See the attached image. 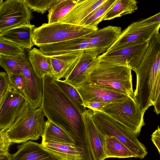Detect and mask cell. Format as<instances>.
Here are the masks:
<instances>
[{"label": "cell", "mask_w": 160, "mask_h": 160, "mask_svg": "<svg viewBox=\"0 0 160 160\" xmlns=\"http://www.w3.org/2000/svg\"><path fill=\"white\" fill-rule=\"evenodd\" d=\"M10 84L23 94L25 88V81L22 74L7 73Z\"/></svg>", "instance_id": "d6a6232c"}, {"label": "cell", "mask_w": 160, "mask_h": 160, "mask_svg": "<svg viewBox=\"0 0 160 160\" xmlns=\"http://www.w3.org/2000/svg\"><path fill=\"white\" fill-rule=\"evenodd\" d=\"M96 30L83 26L61 22L43 23L33 29L34 45L40 46L84 37Z\"/></svg>", "instance_id": "5b68a950"}, {"label": "cell", "mask_w": 160, "mask_h": 160, "mask_svg": "<svg viewBox=\"0 0 160 160\" xmlns=\"http://www.w3.org/2000/svg\"><path fill=\"white\" fill-rule=\"evenodd\" d=\"M97 57L90 51H84L66 74L63 80L76 88L87 83L92 71L93 62Z\"/></svg>", "instance_id": "4fadbf2b"}, {"label": "cell", "mask_w": 160, "mask_h": 160, "mask_svg": "<svg viewBox=\"0 0 160 160\" xmlns=\"http://www.w3.org/2000/svg\"><path fill=\"white\" fill-rule=\"evenodd\" d=\"M45 116L42 105L36 109L29 108L6 130L7 137L12 143L37 140L44 133L46 124Z\"/></svg>", "instance_id": "8992f818"}, {"label": "cell", "mask_w": 160, "mask_h": 160, "mask_svg": "<svg viewBox=\"0 0 160 160\" xmlns=\"http://www.w3.org/2000/svg\"><path fill=\"white\" fill-rule=\"evenodd\" d=\"M138 9L137 2L135 0H116L104 16L103 20H110L132 13Z\"/></svg>", "instance_id": "4316f807"}, {"label": "cell", "mask_w": 160, "mask_h": 160, "mask_svg": "<svg viewBox=\"0 0 160 160\" xmlns=\"http://www.w3.org/2000/svg\"><path fill=\"white\" fill-rule=\"evenodd\" d=\"M42 138L41 143H57L76 146L75 141L68 133L48 119Z\"/></svg>", "instance_id": "603a6c76"}, {"label": "cell", "mask_w": 160, "mask_h": 160, "mask_svg": "<svg viewBox=\"0 0 160 160\" xmlns=\"http://www.w3.org/2000/svg\"><path fill=\"white\" fill-rule=\"evenodd\" d=\"M136 89L132 98L145 113L151 106L157 114L160 112V52L148 48L138 67Z\"/></svg>", "instance_id": "7a4b0ae2"}, {"label": "cell", "mask_w": 160, "mask_h": 160, "mask_svg": "<svg viewBox=\"0 0 160 160\" xmlns=\"http://www.w3.org/2000/svg\"><path fill=\"white\" fill-rule=\"evenodd\" d=\"M151 140L157 148L158 153H160V129L159 126L151 135Z\"/></svg>", "instance_id": "8d00e7d4"}, {"label": "cell", "mask_w": 160, "mask_h": 160, "mask_svg": "<svg viewBox=\"0 0 160 160\" xmlns=\"http://www.w3.org/2000/svg\"><path fill=\"white\" fill-rule=\"evenodd\" d=\"M42 106L48 120L60 127L84 150L88 160H94L82 114L50 75L43 78Z\"/></svg>", "instance_id": "6da1fadb"}, {"label": "cell", "mask_w": 160, "mask_h": 160, "mask_svg": "<svg viewBox=\"0 0 160 160\" xmlns=\"http://www.w3.org/2000/svg\"><path fill=\"white\" fill-rule=\"evenodd\" d=\"M103 145L106 158H136L133 153L113 137L107 135L104 136Z\"/></svg>", "instance_id": "cb8c5ba5"}, {"label": "cell", "mask_w": 160, "mask_h": 160, "mask_svg": "<svg viewBox=\"0 0 160 160\" xmlns=\"http://www.w3.org/2000/svg\"><path fill=\"white\" fill-rule=\"evenodd\" d=\"M17 148V151L12 154V160H62L41 144L31 141L18 145Z\"/></svg>", "instance_id": "ac0fdd59"}, {"label": "cell", "mask_w": 160, "mask_h": 160, "mask_svg": "<svg viewBox=\"0 0 160 160\" xmlns=\"http://www.w3.org/2000/svg\"><path fill=\"white\" fill-rule=\"evenodd\" d=\"M160 26V23L145 25L141 20L133 22L122 31L118 38L106 52L148 41L153 35L159 31Z\"/></svg>", "instance_id": "7c38bea8"}, {"label": "cell", "mask_w": 160, "mask_h": 160, "mask_svg": "<svg viewBox=\"0 0 160 160\" xmlns=\"http://www.w3.org/2000/svg\"><path fill=\"white\" fill-rule=\"evenodd\" d=\"M106 0H77L70 11L58 22L79 25L80 22Z\"/></svg>", "instance_id": "d6986e66"}, {"label": "cell", "mask_w": 160, "mask_h": 160, "mask_svg": "<svg viewBox=\"0 0 160 160\" xmlns=\"http://www.w3.org/2000/svg\"><path fill=\"white\" fill-rule=\"evenodd\" d=\"M20 67L25 81L23 95L28 102L29 108L35 109L40 107L42 103L43 86L42 78H39L25 54L14 57Z\"/></svg>", "instance_id": "30bf717a"}, {"label": "cell", "mask_w": 160, "mask_h": 160, "mask_svg": "<svg viewBox=\"0 0 160 160\" xmlns=\"http://www.w3.org/2000/svg\"><path fill=\"white\" fill-rule=\"evenodd\" d=\"M25 54L24 49L8 41L0 38V55L10 57Z\"/></svg>", "instance_id": "f546056e"}, {"label": "cell", "mask_w": 160, "mask_h": 160, "mask_svg": "<svg viewBox=\"0 0 160 160\" xmlns=\"http://www.w3.org/2000/svg\"><path fill=\"white\" fill-rule=\"evenodd\" d=\"M0 66L7 73L22 74L19 66L14 57L0 55Z\"/></svg>", "instance_id": "4dcf8cb0"}, {"label": "cell", "mask_w": 160, "mask_h": 160, "mask_svg": "<svg viewBox=\"0 0 160 160\" xmlns=\"http://www.w3.org/2000/svg\"><path fill=\"white\" fill-rule=\"evenodd\" d=\"M76 88L80 95L83 103L92 101L108 103L128 96L115 90L88 82Z\"/></svg>", "instance_id": "9a60e30c"}, {"label": "cell", "mask_w": 160, "mask_h": 160, "mask_svg": "<svg viewBox=\"0 0 160 160\" xmlns=\"http://www.w3.org/2000/svg\"><path fill=\"white\" fill-rule=\"evenodd\" d=\"M122 32L121 27L108 26L85 36L91 50L98 57L106 52L117 41Z\"/></svg>", "instance_id": "5bb4252c"}, {"label": "cell", "mask_w": 160, "mask_h": 160, "mask_svg": "<svg viewBox=\"0 0 160 160\" xmlns=\"http://www.w3.org/2000/svg\"><path fill=\"white\" fill-rule=\"evenodd\" d=\"M28 58L39 78H42L46 75L52 76V70L49 60L39 49L33 48L29 50Z\"/></svg>", "instance_id": "d4e9b609"}, {"label": "cell", "mask_w": 160, "mask_h": 160, "mask_svg": "<svg viewBox=\"0 0 160 160\" xmlns=\"http://www.w3.org/2000/svg\"><path fill=\"white\" fill-rule=\"evenodd\" d=\"M30 9L22 0H7L0 7V33L22 25L31 24Z\"/></svg>", "instance_id": "9c48e42d"}, {"label": "cell", "mask_w": 160, "mask_h": 160, "mask_svg": "<svg viewBox=\"0 0 160 160\" xmlns=\"http://www.w3.org/2000/svg\"><path fill=\"white\" fill-rule=\"evenodd\" d=\"M3 2V1L2 0H0V7H1V5H2V4Z\"/></svg>", "instance_id": "b9f144b4"}, {"label": "cell", "mask_w": 160, "mask_h": 160, "mask_svg": "<svg viewBox=\"0 0 160 160\" xmlns=\"http://www.w3.org/2000/svg\"><path fill=\"white\" fill-rule=\"evenodd\" d=\"M0 160H12V154L9 152L0 158Z\"/></svg>", "instance_id": "f35d334b"}, {"label": "cell", "mask_w": 160, "mask_h": 160, "mask_svg": "<svg viewBox=\"0 0 160 160\" xmlns=\"http://www.w3.org/2000/svg\"><path fill=\"white\" fill-rule=\"evenodd\" d=\"M77 0H54L48 10V23L58 22L75 5Z\"/></svg>", "instance_id": "484cf974"}, {"label": "cell", "mask_w": 160, "mask_h": 160, "mask_svg": "<svg viewBox=\"0 0 160 160\" xmlns=\"http://www.w3.org/2000/svg\"><path fill=\"white\" fill-rule=\"evenodd\" d=\"M149 45V41L131 45L97 57L101 60L127 66L135 71L139 65Z\"/></svg>", "instance_id": "8fae6325"}, {"label": "cell", "mask_w": 160, "mask_h": 160, "mask_svg": "<svg viewBox=\"0 0 160 160\" xmlns=\"http://www.w3.org/2000/svg\"><path fill=\"white\" fill-rule=\"evenodd\" d=\"M131 71L127 66L104 61L97 57L87 82L100 85L132 97Z\"/></svg>", "instance_id": "3957f363"}, {"label": "cell", "mask_w": 160, "mask_h": 160, "mask_svg": "<svg viewBox=\"0 0 160 160\" xmlns=\"http://www.w3.org/2000/svg\"><path fill=\"white\" fill-rule=\"evenodd\" d=\"M85 37L43 45L38 47L39 50L46 56L87 51H92Z\"/></svg>", "instance_id": "e0dca14e"}, {"label": "cell", "mask_w": 160, "mask_h": 160, "mask_svg": "<svg viewBox=\"0 0 160 160\" xmlns=\"http://www.w3.org/2000/svg\"><path fill=\"white\" fill-rule=\"evenodd\" d=\"M29 108L23 94L10 84L0 106V129H9Z\"/></svg>", "instance_id": "ba28073f"}, {"label": "cell", "mask_w": 160, "mask_h": 160, "mask_svg": "<svg viewBox=\"0 0 160 160\" xmlns=\"http://www.w3.org/2000/svg\"><path fill=\"white\" fill-rule=\"evenodd\" d=\"M116 0H106L82 20L79 25L98 29V24L103 20L104 16L111 8Z\"/></svg>", "instance_id": "83f0119b"}, {"label": "cell", "mask_w": 160, "mask_h": 160, "mask_svg": "<svg viewBox=\"0 0 160 160\" xmlns=\"http://www.w3.org/2000/svg\"><path fill=\"white\" fill-rule=\"evenodd\" d=\"M9 153L8 152H6L4 151H0V158L2 157L4 155Z\"/></svg>", "instance_id": "60d3db41"}, {"label": "cell", "mask_w": 160, "mask_h": 160, "mask_svg": "<svg viewBox=\"0 0 160 160\" xmlns=\"http://www.w3.org/2000/svg\"><path fill=\"white\" fill-rule=\"evenodd\" d=\"M5 131L0 129V151L8 152L10 147L13 143L7 137Z\"/></svg>", "instance_id": "836d02e7"}, {"label": "cell", "mask_w": 160, "mask_h": 160, "mask_svg": "<svg viewBox=\"0 0 160 160\" xmlns=\"http://www.w3.org/2000/svg\"><path fill=\"white\" fill-rule=\"evenodd\" d=\"M82 52L47 56L52 70L51 77L56 80L64 78L78 60Z\"/></svg>", "instance_id": "44dd1931"}, {"label": "cell", "mask_w": 160, "mask_h": 160, "mask_svg": "<svg viewBox=\"0 0 160 160\" xmlns=\"http://www.w3.org/2000/svg\"><path fill=\"white\" fill-rule=\"evenodd\" d=\"M92 116L103 136L107 135L116 138L133 153L136 158L142 159L147 155L148 152L144 145L124 126L103 112L92 110Z\"/></svg>", "instance_id": "277c9868"}, {"label": "cell", "mask_w": 160, "mask_h": 160, "mask_svg": "<svg viewBox=\"0 0 160 160\" xmlns=\"http://www.w3.org/2000/svg\"><path fill=\"white\" fill-rule=\"evenodd\" d=\"M27 7L33 11L43 14L48 11L54 0H22Z\"/></svg>", "instance_id": "1f68e13d"}, {"label": "cell", "mask_w": 160, "mask_h": 160, "mask_svg": "<svg viewBox=\"0 0 160 160\" xmlns=\"http://www.w3.org/2000/svg\"><path fill=\"white\" fill-rule=\"evenodd\" d=\"M8 88L3 91L0 92V106L5 95Z\"/></svg>", "instance_id": "ab89813d"}, {"label": "cell", "mask_w": 160, "mask_h": 160, "mask_svg": "<svg viewBox=\"0 0 160 160\" xmlns=\"http://www.w3.org/2000/svg\"><path fill=\"white\" fill-rule=\"evenodd\" d=\"M92 112L89 109L82 114L88 142L94 160H104V136L93 122Z\"/></svg>", "instance_id": "2e32d148"}, {"label": "cell", "mask_w": 160, "mask_h": 160, "mask_svg": "<svg viewBox=\"0 0 160 160\" xmlns=\"http://www.w3.org/2000/svg\"><path fill=\"white\" fill-rule=\"evenodd\" d=\"M54 80L60 89L73 102L79 111L83 114L87 109L83 105L82 98L76 88L63 80Z\"/></svg>", "instance_id": "f1b7e54d"}, {"label": "cell", "mask_w": 160, "mask_h": 160, "mask_svg": "<svg viewBox=\"0 0 160 160\" xmlns=\"http://www.w3.org/2000/svg\"><path fill=\"white\" fill-rule=\"evenodd\" d=\"M10 84L7 72H0V92L7 89Z\"/></svg>", "instance_id": "d590c367"}, {"label": "cell", "mask_w": 160, "mask_h": 160, "mask_svg": "<svg viewBox=\"0 0 160 160\" xmlns=\"http://www.w3.org/2000/svg\"><path fill=\"white\" fill-rule=\"evenodd\" d=\"M106 103L99 101H92L83 102V105L92 111L103 112Z\"/></svg>", "instance_id": "e575fe53"}, {"label": "cell", "mask_w": 160, "mask_h": 160, "mask_svg": "<svg viewBox=\"0 0 160 160\" xmlns=\"http://www.w3.org/2000/svg\"><path fill=\"white\" fill-rule=\"evenodd\" d=\"M103 112L124 126L137 137L145 125L144 113L132 97L106 103Z\"/></svg>", "instance_id": "52a82bcc"}, {"label": "cell", "mask_w": 160, "mask_h": 160, "mask_svg": "<svg viewBox=\"0 0 160 160\" xmlns=\"http://www.w3.org/2000/svg\"><path fill=\"white\" fill-rule=\"evenodd\" d=\"M145 25H150L155 23H160V12L141 20Z\"/></svg>", "instance_id": "74e56055"}, {"label": "cell", "mask_w": 160, "mask_h": 160, "mask_svg": "<svg viewBox=\"0 0 160 160\" xmlns=\"http://www.w3.org/2000/svg\"><path fill=\"white\" fill-rule=\"evenodd\" d=\"M47 150L62 160H88L84 149L75 145L57 143H41Z\"/></svg>", "instance_id": "7402d4cb"}, {"label": "cell", "mask_w": 160, "mask_h": 160, "mask_svg": "<svg viewBox=\"0 0 160 160\" xmlns=\"http://www.w3.org/2000/svg\"><path fill=\"white\" fill-rule=\"evenodd\" d=\"M34 27L31 24L15 27L0 33V38L31 50L34 45L32 37Z\"/></svg>", "instance_id": "ffe728a7"}]
</instances>
